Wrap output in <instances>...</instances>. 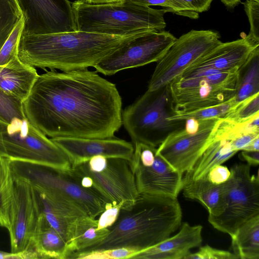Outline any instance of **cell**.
<instances>
[{
  "mask_svg": "<svg viewBox=\"0 0 259 259\" xmlns=\"http://www.w3.org/2000/svg\"><path fill=\"white\" fill-rule=\"evenodd\" d=\"M22 105L28 121L51 138H113L122 125L116 85L88 69L38 75Z\"/></svg>",
  "mask_w": 259,
  "mask_h": 259,
  "instance_id": "1",
  "label": "cell"
},
{
  "mask_svg": "<svg viewBox=\"0 0 259 259\" xmlns=\"http://www.w3.org/2000/svg\"><path fill=\"white\" fill-rule=\"evenodd\" d=\"M150 31L125 36L79 31L21 33L17 57L23 63L34 67L63 71L85 70L94 67L129 41Z\"/></svg>",
  "mask_w": 259,
  "mask_h": 259,
  "instance_id": "2",
  "label": "cell"
},
{
  "mask_svg": "<svg viewBox=\"0 0 259 259\" xmlns=\"http://www.w3.org/2000/svg\"><path fill=\"white\" fill-rule=\"evenodd\" d=\"M182 219L177 198L140 195L133 204L120 209L103 240L82 251L125 248L137 253L170 237Z\"/></svg>",
  "mask_w": 259,
  "mask_h": 259,
  "instance_id": "3",
  "label": "cell"
},
{
  "mask_svg": "<svg viewBox=\"0 0 259 259\" xmlns=\"http://www.w3.org/2000/svg\"><path fill=\"white\" fill-rule=\"evenodd\" d=\"M71 5L77 31L125 36L166 27L165 8L153 9L129 0L99 4L77 0Z\"/></svg>",
  "mask_w": 259,
  "mask_h": 259,
  "instance_id": "4",
  "label": "cell"
},
{
  "mask_svg": "<svg viewBox=\"0 0 259 259\" xmlns=\"http://www.w3.org/2000/svg\"><path fill=\"white\" fill-rule=\"evenodd\" d=\"M176 114L169 84L147 91L122 112V124L134 144L159 146L171 134L182 130L185 120H169Z\"/></svg>",
  "mask_w": 259,
  "mask_h": 259,
  "instance_id": "5",
  "label": "cell"
},
{
  "mask_svg": "<svg viewBox=\"0 0 259 259\" xmlns=\"http://www.w3.org/2000/svg\"><path fill=\"white\" fill-rule=\"evenodd\" d=\"M69 172L107 203L119 205L121 208L133 204L140 196L131 161L126 159L96 155L71 167Z\"/></svg>",
  "mask_w": 259,
  "mask_h": 259,
  "instance_id": "6",
  "label": "cell"
},
{
  "mask_svg": "<svg viewBox=\"0 0 259 259\" xmlns=\"http://www.w3.org/2000/svg\"><path fill=\"white\" fill-rule=\"evenodd\" d=\"M250 165L236 164L223 184L219 203L208 215L217 230L231 236L244 223L259 214V177L251 175Z\"/></svg>",
  "mask_w": 259,
  "mask_h": 259,
  "instance_id": "7",
  "label": "cell"
},
{
  "mask_svg": "<svg viewBox=\"0 0 259 259\" xmlns=\"http://www.w3.org/2000/svg\"><path fill=\"white\" fill-rule=\"evenodd\" d=\"M0 156L63 171L72 167L62 150L26 118L0 121Z\"/></svg>",
  "mask_w": 259,
  "mask_h": 259,
  "instance_id": "8",
  "label": "cell"
},
{
  "mask_svg": "<svg viewBox=\"0 0 259 259\" xmlns=\"http://www.w3.org/2000/svg\"><path fill=\"white\" fill-rule=\"evenodd\" d=\"M10 164L13 178L29 183L38 193L65 196L95 219L105 209L107 203L103 198L82 187L69 171L17 160L10 159Z\"/></svg>",
  "mask_w": 259,
  "mask_h": 259,
  "instance_id": "9",
  "label": "cell"
},
{
  "mask_svg": "<svg viewBox=\"0 0 259 259\" xmlns=\"http://www.w3.org/2000/svg\"><path fill=\"white\" fill-rule=\"evenodd\" d=\"M238 71L206 70L169 84L176 114L225 103L236 92Z\"/></svg>",
  "mask_w": 259,
  "mask_h": 259,
  "instance_id": "10",
  "label": "cell"
},
{
  "mask_svg": "<svg viewBox=\"0 0 259 259\" xmlns=\"http://www.w3.org/2000/svg\"><path fill=\"white\" fill-rule=\"evenodd\" d=\"M213 30H192L177 38L158 62L148 90H155L170 84L190 66L222 41Z\"/></svg>",
  "mask_w": 259,
  "mask_h": 259,
  "instance_id": "11",
  "label": "cell"
},
{
  "mask_svg": "<svg viewBox=\"0 0 259 259\" xmlns=\"http://www.w3.org/2000/svg\"><path fill=\"white\" fill-rule=\"evenodd\" d=\"M134 144L131 162L139 195L177 198L183 187V175L162 157L156 147Z\"/></svg>",
  "mask_w": 259,
  "mask_h": 259,
  "instance_id": "12",
  "label": "cell"
},
{
  "mask_svg": "<svg viewBox=\"0 0 259 259\" xmlns=\"http://www.w3.org/2000/svg\"><path fill=\"white\" fill-rule=\"evenodd\" d=\"M219 119L186 120L184 127L169 135L157 148V153L181 174L189 172L211 141Z\"/></svg>",
  "mask_w": 259,
  "mask_h": 259,
  "instance_id": "13",
  "label": "cell"
},
{
  "mask_svg": "<svg viewBox=\"0 0 259 259\" xmlns=\"http://www.w3.org/2000/svg\"><path fill=\"white\" fill-rule=\"evenodd\" d=\"M177 38L168 31L145 32L116 50L96 65L97 72L112 75L128 68L158 62Z\"/></svg>",
  "mask_w": 259,
  "mask_h": 259,
  "instance_id": "14",
  "label": "cell"
},
{
  "mask_svg": "<svg viewBox=\"0 0 259 259\" xmlns=\"http://www.w3.org/2000/svg\"><path fill=\"white\" fill-rule=\"evenodd\" d=\"M24 17L22 34L77 31L69 0H17Z\"/></svg>",
  "mask_w": 259,
  "mask_h": 259,
  "instance_id": "15",
  "label": "cell"
},
{
  "mask_svg": "<svg viewBox=\"0 0 259 259\" xmlns=\"http://www.w3.org/2000/svg\"><path fill=\"white\" fill-rule=\"evenodd\" d=\"M14 179L9 233L11 252L26 249L34 235L41 210L38 194L28 183Z\"/></svg>",
  "mask_w": 259,
  "mask_h": 259,
  "instance_id": "16",
  "label": "cell"
},
{
  "mask_svg": "<svg viewBox=\"0 0 259 259\" xmlns=\"http://www.w3.org/2000/svg\"><path fill=\"white\" fill-rule=\"evenodd\" d=\"M51 139L66 155L72 167L96 155L131 161L134 151V146L131 143L113 137L98 139L60 137Z\"/></svg>",
  "mask_w": 259,
  "mask_h": 259,
  "instance_id": "17",
  "label": "cell"
},
{
  "mask_svg": "<svg viewBox=\"0 0 259 259\" xmlns=\"http://www.w3.org/2000/svg\"><path fill=\"white\" fill-rule=\"evenodd\" d=\"M258 46L259 44L253 42L245 36L232 41L221 42L190 66L179 77H185L206 70L238 71Z\"/></svg>",
  "mask_w": 259,
  "mask_h": 259,
  "instance_id": "18",
  "label": "cell"
},
{
  "mask_svg": "<svg viewBox=\"0 0 259 259\" xmlns=\"http://www.w3.org/2000/svg\"><path fill=\"white\" fill-rule=\"evenodd\" d=\"M37 193L45 218L68 244L73 238L78 227L90 216L78 204L65 196L58 194Z\"/></svg>",
  "mask_w": 259,
  "mask_h": 259,
  "instance_id": "19",
  "label": "cell"
},
{
  "mask_svg": "<svg viewBox=\"0 0 259 259\" xmlns=\"http://www.w3.org/2000/svg\"><path fill=\"white\" fill-rule=\"evenodd\" d=\"M203 227L184 223L180 231L159 243L140 251L131 258L184 259L193 248L200 246Z\"/></svg>",
  "mask_w": 259,
  "mask_h": 259,
  "instance_id": "20",
  "label": "cell"
},
{
  "mask_svg": "<svg viewBox=\"0 0 259 259\" xmlns=\"http://www.w3.org/2000/svg\"><path fill=\"white\" fill-rule=\"evenodd\" d=\"M38 76L34 67L23 63L17 56L8 64L0 66V89L23 102Z\"/></svg>",
  "mask_w": 259,
  "mask_h": 259,
  "instance_id": "21",
  "label": "cell"
},
{
  "mask_svg": "<svg viewBox=\"0 0 259 259\" xmlns=\"http://www.w3.org/2000/svg\"><path fill=\"white\" fill-rule=\"evenodd\" d=\"M27 248L42 258H66L67 244L49 224L42 212L30 244Z\"/></svg>",
  "mask_w": 259,
  "mask_h": 259,
  "instance_id": "22",
  "label": "cell"
},
{
  "mask_svg": "<svg viewBox=\"0 0 259 259\" xmlns=\"http://www.w3.org/2000/svg\"><path fill=\"white\" fill-rule=\"evenodd\" d=\"M212 133V137L209 144L197 160L192 169L185 175L192 180L206 178L212 168L222 164L237 152L233 149L229 141L217 135L213 130Z\"/></svg>",
  "mask_w": 259,
  "mask_h": 259,
  "instance_id": "23",
  "label": "cell"
},
{
  "mask_svg": "<svg viewBox=\"0 0 259 259\" xmlns=\"http://www.w3.org/2000/svg\"><path fill=\"white\" fill-rule=\"evenodd\" d=\"M231 237V247L238 258L259 259V214L244 223Z\"/></svg>",
  "mask_w": 259,
  "mask_h": 259,
  "instance_id": "24",
  "label": "cell"
},
{
  "mask_svg": "<svg viewBox=\"0 0 259 259\" xmlns=\"http://www.w3.org/2000/svg\"><path fill=\"white\" fill-rule=\"evenodd\" d=\"M259 93V46L239 69L237 87L233 100L239 104Z\"/></svg>",
  "mask_w": 259,
  "mask_h": 259,
  "instance_id": "25",
  "label": "cell"
},
{
  "mask_svg": "<svg viewBox=\"0 0 259 259\" xmlns=\"http://www.w3.org/2000/svg\"><path fill=\"white\" fill-rule=\"evenodd\" d=\"M183 194L186 198L199 201L211 212L219 203L223 189V184L214 185L206 178L192 180L183 177Z\"/></svg>",
  "mask_w": 259,
  "mask_h": 259,
  "instance_id": "26",
  "label": "cell"
},
{
  "mask_svg": "<svg viewBox=\"0 0 259 259\" xmlns=\"http://www.w3.org/2000/svg\"><path fill=\"white\" fill-rule=\"evenodd\" d=\"M14 179L10 159L0 156V227L9 229L14 200Z\"/></svg>",
  "mask_w": 259,
  "mask_h": 259,
  "instance_id": "27",
  "label": "cell"
},
{
  "mask_svg": "<svg viewBox=\"0 0 259 259\" xmlns=\"http://www.w3.org/2000/svg\"><path fill=\"white\" fill-rule=\"evenodd\" d=\"M98 220L90 217L79 228L72 240L67 244L66 258L74 252L82 251L103 240L108 228L97 229Z\"/></svg>",
  "mask_w": 259,
  "mask_h": 259,
  "instance_id": "28",
  "label": "cell"
},
{
  "mask_svg": "<svg viewBox=\"0 0 259 259\" xmlns=\"http://www.w3.org/2000/svg\"><path fill=\"white\" fill-rule=\"evenodd\" d=\"M22 17L17 0H0V50Z\"/></svg>",
  "mask_w": 259,
  "mask_h": 259,
  "instance_id": "29",
  "label": "cell"
},
{
  "mask_svg": "<svg viewBox=\"0 0 259 259\" xmlns=\"http://www.w3.org/2000/svg\"><path fill=\"white\" fill-rule=\"evenodd\" d=\"M213 0H168L163 7L171 12L191 19H197L199 14L207 11Z\"/></svg>",
  "mask_w": 259,
  "mask_h": 259,
  "instance_id": "30",
  "label": "cell"
},
{
  "mask_svg": "<svg viewBox=\"0 0 259 259\" xmlns=\"http://www.w3.org/2000/svg\"><path fill=\"white\" fill-rule=\"evenodd\" d=\"M233 98L227 102L215 106L206 107L193 111L175 114L169 117V120H186L189 118L198 120L212 118H224L237 106Z\"/></svg>",
  "mask_w": 259,
  "mask_h": 259,
  "instance_id": "31",
  "label": "cell"
},
{
  "mask_svg": "<svg viewBox=\"0 0 259 259\" xmlns=\"http://www.w3.org/2000/svg\"><path fill=\"white\" fill-rule=\"evenodd\" d=\"M22 101L0 89V121L9 123L14 118H26Z\"/></svg>",
  "mask_w": 259,
  "mask_h": 259,
  "instance_id": "32",
  "label": "cell"
},
{
  "mask_svg": "<svg viewBox=\"0 0 259 259\" xmlns=\"http://www.w3.org/2000/svg\"><path fill=\"white\" fill-rule=\"evenodd\" d=\"M137 252L125 248L91 250L74 252L68 258L79 259H119L131 258Z\"/></svg>",
  "mask_w": 259,
  "mask_h": 259,
  "instance_id": "33",
  "label": "cell"
},
{
  "mask_svg": "<svg viewBox=\"0 0 259 259\" xmlns=\"http://www.w3.org/2000/svg\"><path fill=\"white\" fill-rule=\"evenodd\" d=\"M259 114V93L239 103L237 107L224 118L242 122Z\"/></svg>",
  "mask_w": 259,
  "mask_h": 259,
  "instance_id": "34",
  "label": "cell"
},
{
  "mask_svg": "<svg viewBox=\"0 0 259 259\" xmlns=\"http://www.w3.org/2000/svg\"><path fill=\"white\" fill-rule=\"evenodd\" d=\"M24 24L23 16L0 50V66L5 65L17 56L18 45Z\"/></svg>",
  "mask_w": 259,
  "mask_h": 259,
  "instance_id": "35",
  "label": "cell"
},
{
  "mask_svg": "<svg viewBox=\"0 0 259 259\" xmlns=\"http://www.w3.org/2000/svg\"><path fill=\"white\" fill-rule=\"evenodd\" d=\"M243 5L250 24L249 33L245 36L253 42L259 44V2L246 0Z\"/></svg>",
  "mask_w": 259,
  "mask_h": 259,
  "instance_id": "36",
  "label": "cell"
},
{
  "mask_svg": "<svg viewBox=\"0 0 259 259\" xmlns=\"http://www.w3.org/2000/svg\"><path fill=\"white\" fill-rule=\"evenodd\" d=\"M184 259H238V257L230 251L205 245L199 247L196 252H190Z\"/></svg>",
  "mask_w": 259,
  "mask_h": 259,
  "instance_id": "37",
  "label": "cell"
},
{
  "mask_svg": "<svg viewBox=\"0 0 259 259\" xmlns=\"http://www.w3.org/2000/svg\"><path fill=\"white\" fill-rule=\"evenodd\" d=\"M121 207L107 203L105 210L99 215L97 229L109 228L116 221Z\"/></svg>",
  "mask_w": 259,
  "mask_h": 259,
  "instance_id": "38",
  "label": "cell"
},
{
  "mask_svg": "<svg viewBox=\"0 0 259 259\" xmlns=\"http://www.w3.org/2000/svg\"><path fill=\"white\" fill-rule=\"evenodd\" d=\"M231 176V171L227 166L217 165L208 172L206 178L214 185H221L226 183Z\"/></svg>",
  "mask_w": 259,
  "mask_h": 259,
  "instance_id": "39",
  "label": "cell"
},
{
  "mask_svg": "<svg viewBox=\"0 0 259 259\" xmlns=\"http://www.w3.org/2000/svg\"><path fill=\"white\" fill-rule=\"evenodd\" d=\"M0 259H39V256L37 253L30 249L16 253L0 250Z\"/></svg>",
  "mask_w": 259,
  "mask_h": 259,
  "instance_id": "40",
  "label": "cell"
},
{
  "mask_svg": "<svg viewBox=\"0 0 259 259\" xmlns=\"http://www.w3.org/2000/svg\"><path fill=\"white\" fill-rule=\"evenodd\" d=\"M241 155L250 166H256L259 163V151H242Z\"/></svg>",
  "mask_w": 259,
  "mask_h": 259,
  "instance_id": "41",
  "label": "cell"
},
{
  "mask_svg": "<svg viewBox=\"0 0 259 259\" xmlns=\"http://www.w3.org/2000/svg\"><path fill=\"white\" fill-rule=\"evenodd\" d=\"M132 2L146 6H159L163 7L168 0H129Z\"/></svg>",
  "mask_w": 259,
  "mask_h": 259,
  "instance_id": "42",
  "label": "cell"
},
{
  "mask_svg": "<svg viewBox=\"0 0 259 259\" xmlns=\"http://www.w3.org/2000/svg\"><path fill=\"white\" fill-rule=\"evenodd\" d=\"M228 8L232 9L239 4L241 0H221Z\"/></svg>",
  "mask_w": 259,
  "mask_h": 259,
  "instance_id": "43",
  "label": "cell"
},
{
  "mask_svg": "<svg viewBox=\"0 0 259 259\" xmlns=\"http://www.w3.org/2000/svg\"><path fill=\"white\" fill-rule=\"evenodd\" d=\"M90 4H99L121 2L124 0H85Z\"/></svg>",
  "mask_w": 259,
  "mask_h": 259,
  "instance_id": "44",
  "label": "cell"
},
{
  "mask_svg": "<svg viewBox=\"0 0 259 259\" xmlns=\"http://www.w3.org/2000/svg\"><path fill=\"white\" fill-rule=\"evenodd\" d=\"M252 1H255V2H259V0H252Z\"/></svg>",
  "mask_w": 259,
  "mask_h": 259,
  "instance_id": "45",
  "label": "cell"
}]
</instances>
